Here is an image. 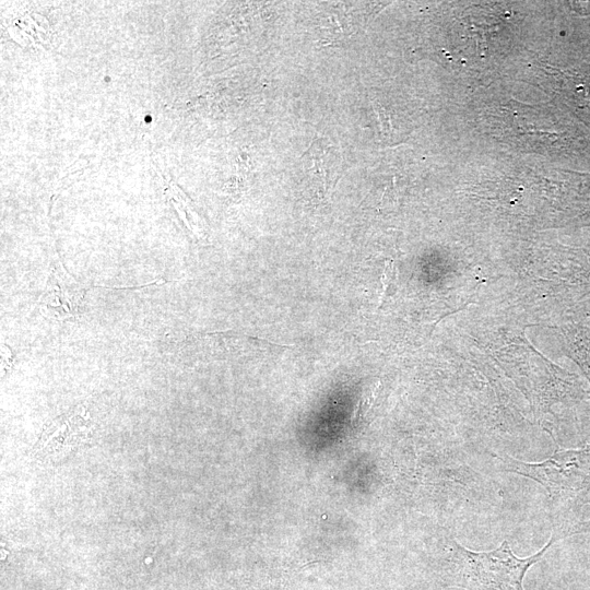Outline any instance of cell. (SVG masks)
<instances>
[{
  "instance_id": "5",
  "label": "cell",
  "mask_w": 590,
  "mask_h": 590,
  "mask_svg": "<svg viewBox=\"0 0 590 590\" xmlns=\"http://www.w3.org/2000/svg\"><path fill=\"white\" fill-rule=\"evenodd\" d=\"M375 390L371 391L369 394H364L355 409L354 417L358 418L362 416H365V414L368 412L369 408L371 406V401L374 400Z\"/></svg>"
},
{
  "instance_id": "2",
  "label": "cell",
  "mask_w": 590,
  "mask_h": 590,
  "mask_svg": "<svg viewBox=\"0 0 590 590\" xmlns=\"http://www.w3.org/2000/svg\"><path fill=\"white\" fill-rule=\"evenodd\" d=\"M503 470L540 483L553 499L571 497L590 489V446L581 450H557L539 463L500 457Z\"/></svg>"
},
{
  "instance_id": "3",
  "label": "cell",
  "mask_w": 590,
  "mask_h": 590,
  "mask_svg": "<svg viewBox=\"0 0 590 590\" xmlns=\"http://www.w3.org/2000/svg\"><path fill=\"white\" fill-rule=\"evenodd\" d=\"M83 296V286L57 261L50 269L39 304L47 317L63 321L76 316Z\"/></svg>"
},
{
  "instance_id": "4",
  "label": "cell",
  "mask_w": 590,
  "mask_h": 590,
  "mask_svg": "<svg viewBox=\"0 0 590 590\" xmlns=\"http://www.w3.org/2000/svg\"><path fill=\"white\" fill-rule=\"evenodd\" d=\"M85 432L84 421L80 415L73 413L59 417L44 433L40 441L37 444L38 450L54 451L64 449L68 446L73 447L79 440L83 439Z\"/></svg>"
},
{
  "instance_id": "1",
  "label": "cell",
  "mask_w": 590,
  "mask_h": 590,
  "mask_svg": "<svg viewBox=\"0 0 590 590\" xmlns=\"http://www.w3.org/2000/svg\"><path fill=\"white\" fill-rule=\"evenodd\" d=\"M559 538L553 535L541 551L528 557L516 556L507 541L491 552H474L451 539L445 558V580L467 590H524L527 570Z\"/></svg>"
}]
</instances>
